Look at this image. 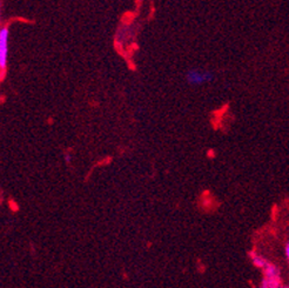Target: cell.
Returning <instances> with one entry per match:
<instances>
[{
    "label": "cell",
    "mask_w": 289,
    "mask_h": 288,
    "mask_svg": "<svg viewBox=\"0 0 289 288\" xmlns=\"http://www.w3.org/2000/svg\"><path fill=\"white\" fill-rule=\"evenodd\" d=\"M258 288H282L281 275L278 267L268 262L263 268V280Z\"/></svg>",
    "instance_id": "6da1fadb"
},
{
    "label": "cell",
    "mask_w": 289,
    "mask_h": 288,
    "mask_svg": "<svg viewBox=\"0 0 289 288\" xmlns=\"http://www.w3.org/2000/svg\"><path fill=\"white\" fill-rule=\"evenodd\" d=\"M213 79L214 73L211 72V71L196 70V68H193V70H188L186 72V81L188 82L189 85H202L211 81Z\"/></svg>",
    "instance_id": "7a4b0ae2"
},
{
    "label": "cell",
    "mask_w": 289,
    "mask_h": 288,
    "mask_svg": "<svg viewBox=\"0 0 289 288\" xmlns=\"http://www.w3.org/2000/svg\"><path fill=\"white\" fill-rule=\"evenodd\" d=\"M8 39H10V31L7 26L0 29V70L5 72L8 61Z\"/></svg>",
    "instance_id": "3957f363"
},
{
    "label": "cell",
    "mask_w": 289,
    "mask_h": 288,
    "mask_svg": "<svg viewBox=\"0 0 289 288\" xmlns=\"http://www.w3.org/2000/svg\"><path fill=\"white\" fill-rule=\"evenodd\" d=\"M252 261L256 267H259V268H262V269H263L264 267L268 265V261L264 259L262 255H259V254H255V253L252 254Z\"/></svg>",
    "instance_id": "277c9868"
},
{
    "label": "cell",
    "mask_w": 289,
    "mask_h": 288,
    "mask_svg": "<svg viewBox=\"0 0 289 288\" xmlns=\"http://www.w3.org/2000/svg\"><path fill=\"white\" fill-rule=\"evenodd\" d=\"M286 257H287V260L289 263V241L287 242V245H286Z\"/></svg>",
    "instance_id": "5b68a950"
}]
</instances>
